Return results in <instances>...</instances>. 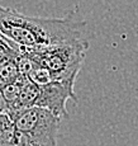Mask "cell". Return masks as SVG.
<instances>
[{
    "mask_svg": "<svg viewBox=\"0 0 138 146\" xmlns=\"http://www.w3.org/2000/svg\"><path fill=\"white\" fill-rule=\"evenodd\" d=\"M76 81H51L44 85H38L32 80L25 81L20 90L18 100V109L27 107H43L55 113L61 119L67 117V100H77L75 94Z\"/></svg>",
    "mask_w": 138,
    "mask_h": 146,
    "instance_id": "3",
    "label": "cell"
},
{
    "mask_svg": "<svg viewBox=\"0 0 138 146\" xmlns=\"http://www.w3.org/2000/svg\"><path fill=\"white\" fill-rule=\"evenodd\" d=\"M4 111H7V106H5V102L1 97V93H0V113L4 112Z\"/></svg>",
    "mask_w": 138,
    "mask_h": 146,
    "instance_id": "8",
    "label": "cell"
},
{
    "mask_svg": "<svg viewBox=\"0 0 138 146\" xmlns=\"http://www.w3.org/2000/svg\"><path fill=\"white\" fill-rule=\"evenodd\" d=\"M85 26V22H76L71 18L30 17L0 5V32L25 48L80 40Z\"/></svg>",
    "mask_w": 138,
    "mask_h": 146,
    "instance_id": "1",
    "label": "cell"
},
{
    "mask_svg": "<svg viewBox=\"0 0 138 146\" xmlns=\"http://www.w3.org/2000/svg\"><path fill=\"white\" fill-rule=\"evenodd\" d=\"M27 76L29 78V80H32L33 83L38 84V85H44V84L53 81L50 70L46 69L44 66L39 65L38 62H36V61L33 62L32 69L29 70Z\"/></svg>",
    "mask_w": 138,
    "mask_h": 146,
    "instance_id": "7",
    "label": "cell"
},
{
    "mask_svg": "<svg viewBox=\"0 0 138 146\" xmlns=\"http://www.w3.org/2000/svg\"><path fill=\"white\" fill-rule=\"evenodd\" d=\"M33 61L50 70L52 79L56 81H76L84 58L88 52V41L76 40L72 42L51 44V46L25 48Z\"/></svg>",
    "mask_w": 138,
    "mask_h": 146,
    "instance_id": "2",
    "label": "cell"
},
{
    "mask_svg": "<svg viewBox=\"0 0 138 146\" xmlns=\"http://www.w3.org/2000/svg\"><path fill=\"white\" fill-rule=\"evenodd\" d=\"M0 146H57V141L38 139L15 128L7 111L0 113Z\"/></svg>",
    "mask_w": 138,
    "mask_h": 146,
    "instance_id": "5",
    "label": "cell"
},
{
    "mask_svg": "<svg viewBox=\"0 0 138 146\" xmlns=\"http://www.w3.org/2000/svg\"><path fill=\"white\" fill-rule=\"evenodd\" d=\"M19 75H20V71L17 65L15 57L9 58V60L0 64V85L17 80Z\"/></svg>",
    "mask_w": 138,
    "mask_h": 146,
    "instance_id": "6",
    "label": "cell"
},
{
    "mask_svg": "<svg viewBox=\"0 0 138 146\" xmlns=\"http://www.w3.org/2000/svg\"><path fill=\"white\" fill-rule=\"evenodd\" d=\"M18 131L38 139L57 141L61 118L43 107H27L12 116Z\"/></svg>",
    "mask_w": 138,
    "mask_h": 146,
    "instance_id": "4",
    "label": "cell"
}]
</instances>
